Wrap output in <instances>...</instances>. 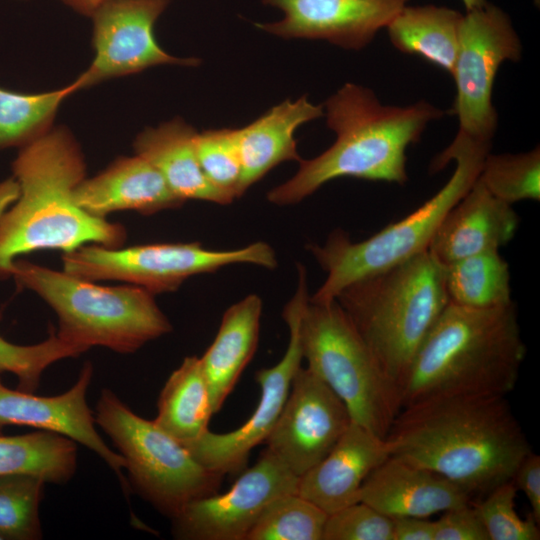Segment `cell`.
<instances>
[{"label":"cell","mask_w":540,"mask_h":540,"mask_svg":"<svg viewBox=\"0 0 540 540\" xmlns=\"http://www.w3.org/2000/svg\"><path fill=\"white\" fill-rule=\"evenodd\" d=\"M392 456L466 490L473 502L512 480L532 452L507 396H467L403 407L385 437Z\"/></svg>","instance_id":"cell-1"},{"label":"cell","mask_w":540,"mask_h":540,"mask_svg":"<svg viewBox=\"0 0 540 540\" xmlns=\"http://www.w3.org/2000/svg\"><path fill=\"white\" fill-rule=\"evenodd\" d=\"M12 171L19 194L0 216V280L11 278L15 261L34 251L67 253L87 244L125 243L123 225L76 204L74 190L86 177V162L66 127L52 128L19 148Z\"/></svg>","instance_id":"cell-2"},{"label":"cell","mask_w":540,"mask_h":540,"mask_svg":"<svg viewBox=\"0 0 540 540\" xmlns=\"http://www.w3.org/2000/svg\"><path fill=\"white\" fill-rule=\"evenodd\" d=\"M323 110L336 135L334 143L312 159H301L296 174L267 193L269 202L298 203L340 177L406 183L407 148L444 114L425 100L408 106L382 104L371 89L354 83L332 94Z\"/></svg>","instance_id":"cell-3"},{"label":"cell","mask_w":540,"mask_h":540,"mask_svg":"<svg viewBox=\"0 0 540 540\" xmlns=\"http://www.w3.org/2000/svg\"><path fill=\"white\" fill-rule=\"evenodd\" d=\"M525 354L513 302L486 309L449 302L411 362L401 406L449 397L507 396Z\"/></svg>","instance_id":"cell-4"},{"label":"cell","mask_w":540,"mask_h":540,"mask_svg":"<svg viewBox=\"0 0 540 540\" xmlns=\"http://www.w3.org/2000/svg\"><path fill=\"white\" fill-rule=\"evenodd\" d=\"M335 301L401 395L414 356L449 303L444 265L427 250L351 283Z\"/></svg>","instance_id":"cell-5"},{"label":"cell","mask_w":540,"mask_h":540,"mask_svg":"<svg viewBox=\"0 0 540 540\" xmlns=\"http://www.w3.org/2000/svg\"><path fill=\"white\" fill-rule=\"evenodd\" d=\"M12 278L51 307L57 335L83 352L101 346L130 354L172 330L154 295L135 285H100L21 258Z\"/></svg>","instance_id":"cell-6"},{"label":"cell","mask_w":540,"mask_h":540,"mask_svg":"<svg viewBox=\"0 0 540 540\" xmlns=\"http://www.w3.org/2000/svg\"><path fill=\"white\" fill-rule=\"evenodd\" d=\"M490 148L455 136L430 165V171L435 173L455 161L453 174L415 211L360 242H353L344 231L335 230L324 244H311L309 250L327 276L309 300L313 303L332 302L351 283L427 251L445 215L478 178Z\"/></svg>","instance_id":"cell-7"},{"label":"cell","mask_w":540,"mask_h":540,"mask_svg":"<svg viewBox=\"0 0 540 540\" xmlns=\"http://www.w3.org/2000/svg\"><path fill=\"white\" fill-rule=\"evenodd\" d=\"M299 334L307 368L345 403L352 421L385 438L402 408L400 392L340 305L308 300Z\"/></svg>","instance_id":"cell-8"},{"label":"cell","mask_w":540,"mask_h":540,"mask_svg":"<svg viewBox=\"0 0 540 540\" xmlns=\"http://www.w3.org/2000/svg\"><path fill=\"white\" fill-rule=\"evenodd\" d=\"M94 417L125 461L130 490L161 514L173 519L187 504L218 493L223 474L203 466L181 442L134 413L110 389L101 391Z\"/></svg>","instance_id":"cell-9"},{"label":"cell","mask_w":540,"mask_h":540,"mask_svg":"<svg viewBox=\"0 0 540 540\" xmlns=\"http://www.w3.org/2000/svg\"><path fill=\"white\" fill-rule=\"evenodd\" d=\"M63 270L90 281H121L153 295L176 291L188 278L232 264L277 266L273 248L258 241L232 250H211L198 242L131 247L87 244L62 253Z\"/></svg>","instance_id":"cell-10"},{"label":"cell","mask_w":540,"mask_h":540,"mask_svg":"<svg viewBox=\"0 0 540 540\" xmlns=\"http://www.w3.org/2000/svg\"><path fill=\"white\" fill-rule=\"evenodd\" d=\"M521 56L519 35L500 7L487 2L463 14L451 74L456 87L452 112L459 123L456 136L491 146L498 125L492 103L496 75L502 63L518 62Z\"/></svg>","instance_id":"cell-11"},{"label":"cell","mask_w":540,"mask_h":540,"mask_svg":"<svg viewBox=\"0 0 540 540\" xmlns=\"http://www.w3.org/2000/svg\"><path fill=\"white\" fill-rule=\"evenodd\" d=\"M298 273V287L283 311L289 329L288 346L277 364L256 372L261 392L253 414L236 430L227 433L208 430L198 439L183 444L197 461L212 471L225 475L244 469L250 451L265 442L284 407L303 360L299 327L309 296L302 265L298 266Z\"/></svg>","instance_id":"cell-12"},{"label":"cell","mask_w":540,"mask_h":540,"mask_svg":"<svg viewBox=\"0 0 540 540\" xmlns=\"http://www.w3.org/2000/svg\"><path fill=\"white\" fill-rule=\"evenodd\" d=\"M172 1L110 0L100 6L90 17L95 55L74 80L78 90L158 65L198 66L199 59L172 56L155 39V23Z\"/></svg>","instance_id":"cell-13"},{"label":"cell","mask_w":540,"mask_h":540,"mask_svg":"<svg viewBox=\"0 0 540 540\" xmlns=\"http://www.w3.org/2000/svg\"><path fill=\"white\" fill-rule=\"evenodd\" d=\"M298 480L266 448L227 492L197 499L171 519L173 536L181 540H246L272 501L297 493Z\"/></svg>","instance_id":"cell-14"},{"label":"cell","mask_w":540,"mask_h":540,"mask_svg":"<svg viewBox=\"0 0 540 540\" xmlns=\"http://www.w3.org/2000/svg\"><path fill=\"white\" fill-rule=\"evenodd\" d=\"M351 422L336 393L310 369L300 367L264 443L300 477L330 452Z\"/></svg>","instance_id":"cell-15"},{"label":"cell","mask_w":540,"mask_h":540,"mask_svg":"<svg viewBox=\"0 0 540 540\" xmlns=\"http://www.w3.org/2000/svg\"><path fill=\"white\" fill-rule=\"evenodd\" d=\"M410 0H262L278 8L276 22L256 23L285 39L325 40L349 50H360L389 24Z\"/></svg>","instance_id":"cell-16"},{"label":"cell","mask_w":540,"mask_h":540,"mask_svg":"<svg viewBox=\"0 0 540 540\" xmlns=\"http://www.w3.org/2000/svg\"><path fill=\"white\" fill-rule=\"evenodd\" d=\"M92 378L93 366L86 362L69 390L47 397L9 389L0 376V434L5 427L18 425L66 436L103 459L118 477L127 496L130 487L123 472L125 461L99 435L95 417L87 403V391Z\"/></svg>","instance_id":"cell-17"},{"label":"cell","mask_w":540,"mask_h":540,"mask_svg":"<svg viewBox=\"0 0 540 540\" xmlns=\"http://www.w3.org/2000/svg\"><path fill=\"white\" fill-rule=\"evenodd\" d=\"M390 455L385 438L352 421L330 452L299 477L297 494L331 514L359 502L364 481Z\"/></svg>","instance_id":"cell-18"},{"label":"cell","mask_w":540,"mask_h":540,"mask_svg":"<svg viewBox=\"0 0 540 540\" xmlns=\"http://www.w3.org/2000/svg\"><path fill=\"white\" fill-rule=\"evenodd\" d=\"M360 501L391 518H430L473 498L440 474L390 455L364 481Z\"/></svg>","instance_id":"cell-19"},{"label":"cell","mask_w":540,"mask_h":540,"mask_svg":"<svg viewBox=\"0 0 540 540\" xmlns=\"http://www.w3.org/2000/svg\"><path fill=\"white\" fill-rule=\"evenodd\" d=\"M512 205L495 197L479 178L448 211L428 252L442 265L489 250H499L518 229Z\"/></svg>","instance_id":"cell-20"},{"label":"cell","mask_w":540,"mask_h":540,"mask_svg":"<svg viewBox=\"0 0 540 540\" xmlns=\"http://www.w3.org/2000/svg\"><path fill=\"white\" fill-rule=\"evenodd\" d=\"M74 200L101 218L118 211L153 215L184 204L160 172L139 155L118 157L95 176L85 177L74 190Z\"/></svg>","instance_id":"cell-21"},{"label":"cell","mask_w":540,"mask_h":540,"mask_svg":"<svg viewBox=\"0 0 540 540\" xmlns=\"http://www.w3.org/2000/svg\"><path fill=\"white\" fill-rule=\"evenodd\" d=\"M323 115V105L313 104L304 95L295 101L287 99L236 129L242 167L240 196L282 162L300 161L295 131Z\"/></svg>","instance_id":"cell-22"},{"label":"cell","mask_w":540,"mask_h":540,"mask_svg":"<svg viewBox=\"0 0 540 540\" xmlns=\"http://www.w3.org/2000/svg\"><path fill=\"white\" fill-rule=\"evenodd\" d=\"M198 132L180 117L157 127H147L133 147L163 176L172 192L184 202L202 200L220 205L232 201L206 178L197 154Z\"/></svg>","instance_id":"cell-23"},{"label":"cell","mask_w":540,"mask_h":540,"mask_svg":"<svg viewBox=\"0 0 540 540\" xmlns=\"http://www.w3.org/2000/svg\"><path fill=\"white\" fill-rule=\"evenodd\" d=\"M262 300L250 294L223 314L219 330L200 357L213 412H218L255 354L260 332Z\"/></svg>","instance_id":"cell-24"},{"label":"cell","mask_w":540,"mask_h":540,"mask_svg":"<svg viewBox=\"0 0 540 540\" xmlns=\"http://www.w3.org/2000/svg\"><path fill=\"white\" fill-rule=\"evenodd\" d=\"M463 14L433 4L404 6L386 26L391 44L452 74Z\"/></svg>","instance_id":"cell-25"},{"label":"cell","mask_w":540,"mask_h":540,"mask_svg":"<svg viewBox=\"0 0 540 540\" xmlns=\"http://www.w3.org/2000/svg\"><path fill=\"white\" fill-rule=\"evenodd\" d=\"M214 414L200 357H185L165 382L154 423L182 444L208 431Z\"/></svg>","instance_id":"cell-26"},{"label":"cell","mask_w":540,"mask_h":540,"mask_svg":"<svg viewBox=\"0 0 540 540\" xmlns=\"http://www.w3.org/2000/svg\"><path fill=\"white\" fill-rule=\"evenodd\" d=\"M77 458L76 442L61 434H0V475L32 474L46 483L64 484L75 475Z\"/></svg>","instance_id":"cell-27"},{"label":"cell","mask_w":540,"mask_h":540,"mask_svg":"<svg viewBox=\"0 0 540 540\" xmlns=\"http://www.w3.org/2000/svg\"><path fill=\"white\" fill-rule=\"evenodd\" d=\"M449 302L486 309L512 303L510 270L499 250H489L444 265Z\"/></svg>","instance_id":"cell-28"},{"label":"cell","mask_w":540,"mask_h":540,"mask_svg":"<svg viewBox=\"0 0 540 540\" xmlns=\"http://www.w3.org/2000/svg\"><path fill=\"white\" fill-rule=\"evenodd\" d=\"M77 91L74 81L36 94L0 88V150L22 148L49 132L61 104Z\"/></svg>","instance_id":"cell-29"},{"label":"cell","mask_w":540,"mask_h":540,"mask_svg":"<svg viewBox=\"0 0 540 540\" xmlns=\"http://www.w3.org/2000/svg\"><path fill=\"white\" fill-rule=\"evenodd\" d=\"M328 514L297 493L272 501L246 540H323Z\"/></svg>","instance_id":"cell-30"},{"label":"cell","mask_w":540,"mask_h":540,"mask_svg":"<svg viewBox=\"0 0 540 540\" xmlns=\"http://www.w3.org/2000/svg\"><path fill=\"white\" fill-rule=\"evenodd\" d=\"M45 483L32 474L0 475V540L42 538L39 506Z\"/></svg>","instance_id":"cell-31"},{"label":"cell","mask_w":540,"mask_h":540,"mask_svg":"<svg viewBox=\"0 0 540 540\" xmlns=\"http://www.w3.org/2000/svg\"><path fill=\"white\" fill-rule=\"evenodd\" d=\"M478 178L489 192L510 205L523 200L539 201V146L518 154L489 152Z\"/></svg>","instance_id":"cell-32"},{"label":"cell","mask_w":540,"mask_h":540,"mask_svg":"<svg viewBox=\"0 0 540 540\" xmlns=\"http://www.w3.org/2000/svg\"><path fill=\"white\" fill-rule=\"evenodd\" d=\"M1 320V312H0ZM84 352L61 339L51 327L48 337L37 344L18 345L0 335V373L10 372L18 379L17 389L35 392L44 371L53 363L79 357Z\"/></svg>","instance_id":"cell-33"},{"label":"cell","mask_w":540,"mask_h":540,"mask_svg":"<svg viewBox=\"0 0 540 540\" xmlns=\"http://www.w3.org/2000/svg\"><path fill=\"white\" fill-rule=\"evenodd\" d=\"M196 148L208 181L231 201L240 196L242 175L236 129H211L197 134Z\"/></svg>","instance_id":"cell-34"},{"label":"cell","mask_w":540,"mask_h":540,"mask_svg":"<svg viewBox=\"0 0 540 540\" xmlns=\"http://www.w3.org/2000/svg\"><path fill=\"white\" fill-rule=\"evenodd\" d=\"M517 489L504 482L473 502L489 540H539V522L532 513L522 518L516 511Z\"/></svg>","instance_id":"cell-35"},{"label":"cell","mask_w":540,"mask_h":540,"mask_svg":"<svg viewBox=\"0 0 540 540\" xmlns=\"http://www.w3.org/2000/svg\"><path fill=\"white\" fill-rule=\"evenodd\" d=\"M323 540H394V521L359 501L328 514Z\"/></svg>","instance_id":"cell-36"},{"label":"cell","mask_w":540,"mask_h":540,"mask_svg":"<svg viewBox=\"0 0 540 540\" xmlns=\"http://www.w3.org/2000/svg\"><path fill=\"white\" fill-rule=\"evenodd\" d=\"M434 526V540H489L473 503L443 512Z\"/></svg>","instance_id":"cell-37"},{"label":"cell","mask_w":540,"mask_h":540,"mask_svg":"<svg viewBox=\"0 0 540 540\" xmlns=\"http://www.w3.org/2000/svg\"><path fill=\"white\" fill-rule=\"evenodd\" d=\"M512 481L521 490L531 507V513L540 522V456L533 451L518 466Z\"/></svg>","instance_id":"cell-38"},{"label":"cell","mask_w":540,"mask_h":540,"mask_svg":"<svg viewBox=\"0 0 540 540\" xmlns=\"http://www.w3.org/2000/svg\"><path fill=\"white\" fill-rule=\"evenodd\" d=\"M394 521V540H434V521L428 517H398Z\"/></svg>","instance_id":"cell-39"},{"label":"cell","mask_w":540,"mask_h":540,"mask_svg":"<svg viewBox=\"0 0 540 540\" xmlns=\"http://www.w3.org/2000/svg\"><path fill=\"white\" fill-rule=\"evenodd\" d=\"M18 194V184L13 177L0 181V216L17 199Z\"/></svg>","instance_id":"cell-40"},{"label":"cell","mask_w":540,"mask_h":540,"mask_svg":"<svg viewBox=\"0 0 540 540\" xmlns=\"http://www.w3.org/2000/svg\"><path fill=\"white\" fill-rule=\"evenodd\" d=\"M75 12L91 17V15L103 4L110 0H60Z\"/></svg>","instance_id":"cell-41"},{"label":"cell","mask_w":540,"mask_h":540,"mask_svg":"<svg viewBox=\"0 0 540 540\" xmlns=\"http://www.w3.org/2000/svg\"><path fill=\"white\" fill-rule=\"evenodd\" d=\"M466 11H470L479 7H482L485 5L488 1L487 0H462Z\"/></svg>","instance_id":"cell-42"}]
</instances>
